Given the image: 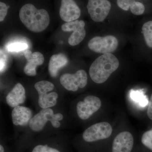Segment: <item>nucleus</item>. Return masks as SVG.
<instances>
[{
  "mask_svg": "<svg viewBox=\"0 0 152 152\" xmlns=\"http://www.w3.org/2000/svg\"><path fill=\"white\" fill-rule=\"evenodd\" d=\"M130 8L132 13L136 15H142L145 11V6L142 3L132 0Z\"/></svg>",
  "mask_w": 152,
  "mask_h": 152,
  "instance_id": "obj_20",
  "label": "nucleus"
},
{
  "mask_svg": "<svg viewBox=\"0 0 152 152\" xmlns=\"http://www.w3.org/2000/svg\"><path fill=\"white\" fill-rule=\"evenodd\" d=\"M113 129L109 123L103 122L91 126L84 131L83 137L85 141L93 142L109 138Z\"/></svg>",
  "mask_w": 152,
  "mask_h": 152,
  "instance_id": "obj_5",
  "label": "nucleus"
},
{
  "mask_svg": "<svg viewBox=\"0 0 152 152\" xmlns=\"http://www.w3.org/2000/svg\"><path fill=\"white\" fill-rule=\"evenodd\" d=\"M58 95L55 92L39 95L38 103L42 109L49 108L56 105Z\"/></svg>",
  "mask_w": 152,
  "mask_h": 152,
  "instance_id": "obj_16",
  "label": "nucleus"
},
{
  "mask_svg": "<svg viewBox=\"0 0 152 152\" xmlns=\"http://www.w3.org/2000/svg\"><path fill=\"white\" fill-rule=\"evenodd\" d=\"M68 59L65 55L63 53L53 55L49 61L48 71L52 77H56L61 68L66 65Z\"/></svg>",
  "mask_w": 152,
  "mask_h": 152,
  "instance_id": "obj_15",
  "label": "nucleus"
},
{
  "mask_svg": "<svg viewBox=\"0 0 152 152\" xmlns=\"http://www.w3.org/2000/svg\"><path fill=\"white\" fill-rule=\"evenodd\" d=\"M34 87L39 95L51 91L55 88L53 84L51 82L45 80L37 82L35 84Z\"/></svg>",
  "mask_w": 152,
  "mask_h": 152,
  "instance_id": "obj_19",
  "label": "nucleus"
},
{
  "mask_svg": "<svg viewBox=\"0 0 152 152\" xmlns=\"http://www.w3.org/2000/svg\"><path fill=\"white\" fill-rule=\"evenodd\" d=\"M141 141L144 145L152 151V129L143 134Z\"/></svg>",
  "mask_w": 152,
  "mask_h": 152,
  "instance_id": "obj_21",
  "label": "nucleus"
},
{
  "mask_svg": "<svg viewBox=\"0 0 152 152\" xmlns=\"http://www.w3.org/2000/svg\"><path fill=\"white\" fill-rule=\"evenodd\" d=\"M59 12L61 19L66 23L77 20L81 13L75 0H61Z\"/></svg>",
  "mask_w": 152,
  "mask_h": 152,
  "instance_id": "obj_10",
  "label": "nucleus"
},
{
  "mask_svg": "<svg viewBox=\"0 0 152 152\" xmlns=\"http://www.w3.org/2000/svg\"><path fill=\"white\" fill-rule=\"evenodd\" d=\"M60 83L68 91H76L79 88H84L88 81V76L86 71L80 70L74 74H65L61 76Z\"/></svg>",
  "mask_w": 152,
  "mask_h": 152,
  "instance_id": "obj_7",
  "label": "nucleus"
},
{
  "mask_svg": "<svg viewBox=\"0 0 152 152\" xmlns=\"http://www.w3.org/2000/svg\"><path fill=\"white\" fill-rule=\"evenodd\" d=\"M32 152H60L54 148L48 147L47 145H39L34 148Z\"/></svg>",
  "mask_w": 152,
  "mask_h": 152,
  "instance_id": "obj_24",
  "label": "nucleus"
},
{
  "mask_svg": "<svg viewBox=\"0 0 152 152\" xmlns=\"http://www.w3.org/2000/svg\"><path fill=\"white\" fill-rule=\"evenodd\" d=\"M0 152H4V147L1 145H0Z\"/></svg>",
  "mask_w": 152,
  "mask_h": 152,
  "instance_id": "obj_27",
  "label": "nucleus"
},
{
  "mask_svg": "<svg viewBox=\"0 0 152 152\" xmlns=\"http://www.w3.org/2000/svg\"><path fill=\"white\" fill-rule=\"evenodd\" d=\"M10 7L11 6L5 2H0V21L4 20Z\"/></svg>",
  "mask_w": 152,
  "mask_h": 152,
  "instance_id": "obj_23",
  "label": "nucleus"
},
{
  "mask_svg": "<svg viewBox=\"0 0 152 152\" xmlns=\"http://www.w3.org/2000/svg\"><path fill=\"white\" fill-rule=\"evenodd\" d=\"M32 115L29 108L20 105L15 107L12 112L13 124L15 126H26L31 119Z\"/></svg>",
  "mask_w": 152,
  "mask_h": 152,
  "instance_id": "obj_13",
  "label": "nucleus"
},
{
  "mask_svg": "<svg viewBox=\"0 0 152 152\" xmlns=\"http://www.w3.org/2000/svg\"><path fill=\"white\" fill-rule=\"evenodd\" d=\"M132 0H117V5L122 10L128 11L130 7Z\"/></svg>",
  "mask_w": 152,
  "mask_h": 152,
  "instance_id": "obj_25",
  "label": "nucleus"
},
{
  "mask_svg": "<svg viewBox=\"0 0 152 152\" xmlns=\"http://www.w3.org/2000/svg\"><path fill=\"white\" fill-rule=\"evenodd\" d=\"M102 103L100 99L95 96H87L83 101H80L77 105V112L81 119L86 120L99 110Z\"/></svg>",
  "mask_w": 152,
  "mask_h": 152,
  "instance_id": "obj_8",
  "label": "nucleus"
},
{
  "mask_svg": "<svg viewBox=\"0 0 152 152\" xmlns=\"http://www.w3.org/2000/svg\"><path fill=\"white\" fill-rule=\"evenodd\" d=\"M147 115L150 119L152 120V94L149 103L148 107L147 110Z\"/></svg>",
  "mask_w": 152,
  "mask_h": 152,
  "instance_id": "obj_26",
  "label": "nucleus"
},
{
  "mask_svg": "<svg viewBox=\"0 0 152 152\" xmlns=\"http://www.w3.org/2000/svg\"><path fill=\"white\" fill-rule=\"evenodd\" d=\"M129 95L131 99L139 107L145 108L149 103L143 90L132 89L130 91Z\"/></svg>",
  "mask_w": 152,
  "mask_h": 152,
  "instance_id": "obj_17",
  "label": "nucleus"
},
{
  "mask_svg": "<svg viewBox=\"0 0 152 152\" xmlns=\"http://www.w3.org/2000/svg\"><path fill=\"white\" fill-rule=\"evenodd\" d=\"M63 115L61 113H54L51 109H42L31 118L29 123L30 129L34 132H40L43 129L48 121H50L54 128L61 126L59 121L63 119Z\"/></svg>",
  "mask_w": 152,
  "mask_h": 152,
  "instance_id": "obj_3",
  "label": "nucleus"
},
{
  "mask_svg": "<svg viewBox=\"0 0 152 152\" xmlns=\"http://www.w3.org/2000/svg\"><path fill=\"white\" fill-rule=\"evenodd\" d=\"M118 46V39L113 36L104 37H96L89 41L88 47L95 53H111L116 50Z\"/></svg>",
  "mask_w": 152,
  "mask_h": 152,
  "instance_id": "obj_4",
  "label": "nucleus"
},
{
  "mask_svg": "<svg viewBox=\"0 0 152 152\" xmlns=\"http://www.w3.org/2000/svg\"><path fill=\"white\" fill-rule=\"evenodd\" d=\"M87 8L93 21L102 22L110 13L111 4L108 0H88Z\"/></svg>",
  "mask_w": 152,
  "mask_h": 152,
  "instance_id": "obj_6",
  "label": "nucleus"
},
{
  "mask_svg": "<svg viewBox=\"0 0 152 152\" xmlns=\"http://www.w3.org/2000/svg\"><path fill=\"white\" fill-rule=\"evenodd\" d=\"M119 66V61L113 54L102 55L94 61L89 69L92 80L96 83L102 84L107 80Z\"/></svg>",
  "mask_w": 152,
  "mask_h": 152,
  "instance_id": "obj_2",
  "label": "nucleus"
},
{
  "mask_svg": "<svg viewBox=\"0 0 152 152\" xmlns=\"http://www.w3.org/2000/svg\"><path fill=\"white\" fill-rule=\"evenodd\" d=\"M85 26V22L78 20L66 23L62 26L61 29L64 31L73 32L68 39L69 45L74 46L83 40L86 36Z\"/></svg>",
  "mask_w": 152,
  "mask_h": 152,
  "instance_id": "obj_9",
  "label": "nucleus"
},
{
  "mask_svg": "<svg viewBox=\"0 0 152 152\" xmlns=\"http://www.w3.org/2000/svg\"><path fill=\"white\" fill-rule=\"evenodd\" d=\"M142 31L147 46L152 48V21L144 24L142 27Z\"/></svg>",
  "mask_w": 152,
  "mask_h": 152,
  "instance_id": "obj_18",
  "label": "nucleus"
},
{
  "mask_svg": "<svg viewBox=\"0 0 152 152\" xmlns=\"http://www.w3.org/2000/svg\"><path fill=\"white\" fill-rule=\"evenodd\" d=\"M24 56L27 61L24 68L25 74L29 76H36L37 67L42 65L45 61L43 55L40 52L32 53L28 50L25 52Z\"/></svg>",
  "mask_w": 152,
  "mask_h": 152,
  "instance_id": "obj_12",
  "label": "nucleus"
},
{
  "mask_svg": "<svg viewBox=\"0 0 152 152\" xmlns=\"http://www.w3.org/2000/svg\"><path fill=\"white\" fill-rule=\"evenodd\" d=\"M19 16L22 23L33 32L44 31L48 26L50 15L46 9L38 8L32 3H27L21 7Z\"/></svg>",
  "mask_w": 152,
  "mask_h": 152,
  "instance_id": "obj_1",
  "label": "nucleus"
},
{
  "mask_svg": "<svg viewBox=\"0 0 152 152\" xmlns=\"http://www.w3.org/2000/svg\"><path fill=\"white\" fill-rule=\"evenodd\" d=\"M134 138L131 133L123 132L114 139L112 152H131L134 145Z\"/></svg>",
  "mask_w": 152,
  "mask_h": 152,
  "instance_id": "obj_11",
  "label": "nucleus"
},
{
  "mask_svg": "<svg viewBox=\"0 0 152 152\" xmlns=\"http://www.w3.org/2000/svg\"><path fill=\"white\" fill-rule=\"evenodd\" d=\"M26 90L23 85L17 83L6 96L8 105L12 107H15L24 103L26 99Z\"/></svg>",
  "mask_w": 152,
  "mask_h": 152,
  "instance_id": "obj_14",
  "label": "nucleus"
},
{
  "mask_svg": "<svg viewBox=\"0 0 152 152\" xmlns=\"http://www.w3.org/2000/svg\"><path fill=\"white\" fill-rule=\"evenodd\" d=\"M7 49L10 52H20L28 48L27 44L25 43H13L8 45Z\"/></svg>",
  "mask_w": 152,
  "mask_h": 152,
  "instance_id": "obj_22",
  "label": "nucleus"
}]
</instances>
